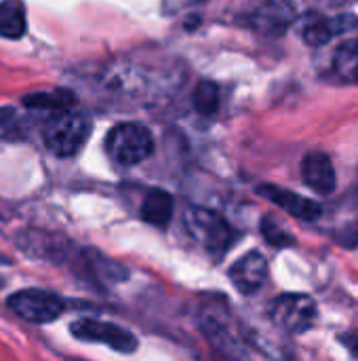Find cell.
Wrapping results in <instances>:
<instances>
[{
  "instance_id": "6da1fadb",
  "label": "cell",
  "mask_w": 358,
  "mask_h": 361,
  "mask_svg": "<svg viewBox=\"0 0 358 361\" xmlns=\"http://www.w3.org/2000/svg\"><path fill=\"white\" fill-rule=\"evenodd\" d=\"M181 82L179 70L173 61H146V59H122L110 70L108 85L122 95L135 99H152L156 95H169Z\"/></svg>"
},
{
  "instance_id": "7a4b0ae2",
  "label": "cell",
  "mask_w": 358,
  "mask_h": 361,
  "mask_svg": "<svg viewBox=\"0 0 358 361\" xmlns=\"http://www.w3.org/2000/svg\"><path fill=\"white\" fill-rule=\"evenodd\" d=\"M89 135L91 123L84 116L72 112L70 108L53 110V114L44 121L42 127V140L46 150L59 159H70L78 154Z\"/></svg>"
},
{
  "instance_id": "3957f363",
  "label": "cell",
  "mask_w": 358,
  "mask_h": 361,
  "mask_svg": "<svg viewBox=\"0 0 358 361\" xmlns=\"http://www.w3.org/2000/svg\"><path fill=\"white\" fill-rule=\"evenodd\" d=\"M186 228L211 256H224L236 241V231L217 212L207 207H192L184 216Z\"/></svg>"
},
{
  "instance_id": "277c9868",
  "label": "cell",
  "mask_w": 358,
  "mask_h": 361,
  "mask_svg": "<svg viewBox=\"0 0 358 361\" xmlns=\"http://www.w3.org/2000/svg\"><path fill=\"white\" fill-rule=\"evenodd\" d=\"M106 152L116 165L133 167L154 152V137L150 129L139 123H120L110 129L106 137Z\"/></svg>"
},
{
  "instance_id": "5b68a950",
  "label": "cell",
  "mask_w": 358,
  "mask_h": 361,
  "mask_svg": "<svg viewBox=\"0 0 358 361\" xmlns=\"http://www.w3.org/2000/svg\"><path fill=\"white\" fill-rule=\"evenodd\" d=\"M270 319L291 334H306L319 322V307L308 294H283L272 302Z\"/></svg>"
},
{
  "instance_id": "8992f818",
  "label": "cell",
  "mask_w": 358,
  "mask_h": 361,
  "mask_svg": "<svg viewBox=\"0 0 358 361\" xmlns=\"http://www.w3.org/2000/svg\"><path fill=\"white\" fill-rule=\"evenodd\" d=\"M8 309L30 324H51L65 311V302L46 290H21L6 300Z\"/></svg>"
},
{
  "instance_id": "52a82bcc",
  "label": "cell",
  "mask_w": 358,
  "mask_h": 361,
  "mask_svg": "<svg viewBox=\"0 0 358 361\" xmlns=\"http://www.w3.org/2000/svg\"><path fill=\"white\" fill-rule=\"evenodd\" d=\"M70 332L78 341L99 343L118 353H135L139 347L137 338L129 330L110 322H101V319H76L70 326Z\"/></svg>"
},
{
  "instance_id": "ba28073f",
  "label": "cell",
  "mask_w": 358,
  "mask_h": 361,
  "mask_svg": "<svg viewBox=\"0 0 358 361\" xmlns=\"http://www.w3.org/2000/svg\"><path fill=\"white\" fill-rule=\"evenodd\" d=\"M257 192H260L264 199H268L270 203L279 205V207L285 209L289 216H293V218H298V220H302V222H314V220H319L321 214H323V207H321L317 201H312V199H308V197H302V195H298V192H293V190L274 186V184H262V186L257 188Z\"/></svg>"
},
{
  "instance_id": "9c48e42d",
  "label": "cell",
  "mask_w": 358,
  "mask_h": 361,
  "mask_svg": "<svg viewBox=\"0 0 358 361\" xmlns=\"http://www.w3.org/2000/svg\"><path fill=\"white\" fill-rule=\"evenodd\" d=\"M228 275H230L232 286L241 294L253 296L268 281V262L260 252H249L238 262H234Z\"/></svg>"
},
{
  "instance_id": "30bf717a",
  "label": "cell",
  "mask_w": 358,
  "mask_h": 361,
  "mask_svg": "<svg viewBox=\"0 0 358 361\" xmlns=\"http://www.w3.org/2000/svg\"><path fill=\"white\" fill-rule=\"evenodd\" d=\"M302 178H304L306 186L319 195H331L338 186L333 161L325 152H308L304 157Z\"/></svg>"
},
{
  "instance_id": "8fae6325",
  "label": "cell",
  "mask_w": 358,
  "mask_h": 361,
  "mask_svg": "<svg viewBox=\"0 0 358 361\" xmlns=\"http://www.w3.org/2000/svg\"><path fill=\"white\" fill-rule=\"evenodd\" d=\"M350 27L348 17H338V19H329V17H314L304 25V40L310 47H325L327 42H331L335 36L344 34Z\"/></svg>"
},
{
  "instance_id": "7c38bea8",
  "label": "cell",
  "mask_w": 358,
  "mask_h": 361,
  "mask_svg": "<svg viewBox=\"0 0 358 361\" xmlns=\"http://www.w3.org/2000/svg\"><path fill=\"white\" fill-rule=\"evenodd\" d=\"M171 216H173V197L167 190H162V188L150 190L146 195V199L141 201V218L148 224L165 228L169 224Z\"/></svg>"
},
{
  "instance_id": "4fadbf2b",
  "label": "cell",
  "mask_w": 358,
  "mask_h": 361,
  "mask_svg": "<svg viewBox=\"0 0 358 361\" xmlns=\"http://www.w3.org/2000/svg\"><path fill=\"white\" fill-rule=\"evenodd\" d=\"M27 32L25 6L21 0H0V36L19 40Z\"/></svg>"
},
{
  "instance_id": "5bb4252c",
  "label": "cell",
  "mask_w": 358,
  "mask_h": 361,
  "mask_svg": "<svg viewBox=\"0 0 358 361\" xmlns=\"http://www.w3.org/2000/svg\"><path fill=\"white\" fill-rule=\"evenodd\" d=\"M333 70L342 80L358 82V38H348L333 51Z\"/></svg>"
},
{
  "instance_id": "9a60e30c",
  "label": "cell",
  "mask_w": 358,
  "mask_h": 361,
  "mask_svg": "<svg viewBox=\"0 0 358 361\" xmlns=\"http://www.w3.org/2000/svg\"><path fill=\"white\" fill-rule=\"evenodd\" d=\"M76 102L72 91L57 89V91H46V93H34L23 97V104L27 108H38V110H65Z\"/></svg>"
},
{
  "instance_id": "2e32d148",
  "label": "cell",
  "mask_w": 358,
  "mask_h": 361,
  "mask_svg": "<svg viewBox=\"0 0 358 361\" xmlns=\"http://www.w3.org/2000/svg\"><path fill=\"white\" fill-rule=\"evenodd\" d=\"M192 104L198 114L211 116L219 110V87L213 80H203L192 93Z\"/></svg>"
},
{
  "instance_id": "e0dca14e",
  "label": "cell",
  "mask_w": 358,
  "mask_h": 361,
  "mask_svg": "<svg viewBox=\"0 0 358 361\" xmlns=\"http://www.w3.org/2000/svg\"><path fill=\"white\" fill-rule=\"evenodd\" d=\"M262 235H264V239H266L270 245H274V247H291V245H295L293 235L287 233V231H285L274 218H270V216H266V218L262 220Z\"/></svg>"
},
{
  "instance_id": "ac0fdd59",
  "label": "cell",
  "mask_w": 358,
  "mask_h": 361,
  "mask_svg": "<svg viewBox=\"0 0 358 361\" xmlns=\"http://www.w3.org/2000/svg\"><path fill=\"white\" fill-rule=\"evenodd\" d=\"M15 121H17V114L13 108H0V137L11 133V129L15 127Z\"/></svg>"
},
{
  "instance_id": "d6986e66",
  "label": "cell",
  "mask_w": 358,
  "mask_h": 361,
  "mask_svg": "<svg viewBox=\"0 0 358 361\" xmlns=\"http://www.w3.org/2000/svg\"><path fill=\"white\" fill-rule=\"evenodd\" d=\"M342 343L346 345V349L354 355L358 360V334H348V336H342Z\"/></svg>"
}]
</instances>
